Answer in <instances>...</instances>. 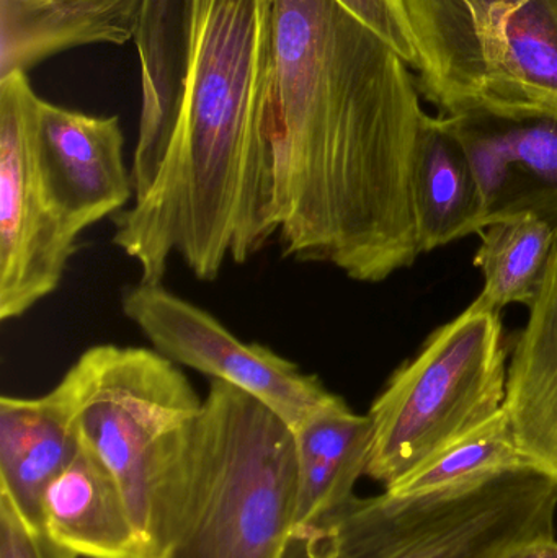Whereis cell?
<instances>
[{
  "instance_id": "5",
  "label": "cell",
  "mask_w": 557,
  "mask_h": 558,
  "mask_svg": "<svg viewBox=\"0 0 557 558\" xmlns=\"http://www.w3.org/2000/svg\"><path fill=\"white\" fill-rule=\"evenodd\" d=\"M421 94L448 118H557V0H402Z\"/></svg>"
},
{
  "instance_id": "9",
  "label": "cell",
  "mask_w": 557,
  "mask_h": 558,
  "mask_svg": "<svg viewBox=\"0 0 557 558\" xmlns=\"http://www.w3.org/2000/svg\"><path fill=\"white\" fill-rule=\"evenodd\" d=\"M121 311L157 353L249 393L291 432L337 397L316 374L304 373L265 344L241 340L162 282L140 281L124 289Z\"/></svg>"
},
{
  "instance_id": "1",
  "label": "cell",
  "mask_w": 557,
  "mask_h": 558,
  "mask_svg": "<svg viewBox=\"0 0 557 558\" xmlns=\"http://www.w3.org/2000/svg\"><path fill=\"white\" fill-rule=\"evenodd\" d=\"M270 226L284 258L379 282L422 254L417 77L336 0H265Z\"/></svg>"
},
{
  "instance_id": "17",
  "label": "cell",
  "mask_w": 557,
  "mask_h": 558,
  "mask_svg": "<svg viewBox=\"0 0 557 558\" xmlns=\"http://www.w3.org/2000/svg\"><path fill=\"white\" fill-rule=\"evenodd\" d=\"M298 495L294 533L334 513L355 497L368 471L373 423L353 412L342 397L314 412L293 429Z\"/></svg>"
},
{
  "instance_id": "15",
  "label": "cell",
  "mask_w": 557,
  "mask_h": 558,
  "mask_svg": "<svg viewBox=\"0 0 557 558\" xmlns=\"http://www.w3.org/2000/svg\"><path fill=\"white\" fill-rule=\"evenodd\" d=\"M82 445L55 389L0 399V498L28 526L43 530V497ZM45 531V530H43Z\"/></svg>"
},
{
  "instance_id": "3",
  "label": "cell",
  "mask_w": 557,
  "mask_h": 558,
  "mask_svg": "<svg viewBox=\"0 0 557 558\" xmlns=\"http://www.w3.org/2000/svg\"><path fill=\"white\" fill-rule=\"evenodd\" d=\"M296 495L290 426L249 393L211 380L160 490L149 558H283Z\"/></svg>"
},
{
  "instance_id": "7",
  "label": "cell",
  "mask_w": 557,
  "mask_h": 558,
  "mask_svg": "<svg viewBox=\"0 0 557 558\" xmlns=\"http://www.w3.org/2000/svg\"><path fill=\"white\" fill-rule=\"evenodd\" d=\"M507 347L496 312L468 307L402 364L370 410L366 475L386 488L504 409Z\"/></svg>"
},
{
  "instance_id": "18",
  "label": "cell",
  "mask_w": 557,
  "mask_h": 558,
  "mask_svg": "<svg viewBox=\"0 0 557 558\" xmlns=\"http://www.w3.org/2000/svg\"><path fill=\"white\" fill-rule=\"evenodd\" d=\"M412 205L422 254L484 228V202L467 150L444 117L422 131L412 172Z\"/></svg>"
},
{
  "instance_id": "21",
  "label": "cell",
  "mask_w": 557,
  "mask_h": 558,
  "mask_svg": "<svg viewBox=\"0 0 557 558\" xmlns=\"http://www.w3.org/2000/svg\"><path fill=\"white\" fill-rule=\"evenodd\" d=\"M355 19L391 45L409 65L415 64L414 33L402 0H336Z\"/></svg>"
},
{
  "instance_id": "6",
  "label": "cell",
  "mask_w": 557,
  "mask_h": 558,
  "mask_svg": "<svg viewBox=\"0 0 557 558\" xmlns=\"http://www.w3.org/2000/svg\"><path fill=\"white\" fill-rule=\"evenodd\" d=\"M55 390L82 448L117 478L149 558L160 490L205 397L156 350L118 344L85 350Z\"/></svg>"
},
{
  "instance_id": "11",
  "label": "cell",
  "mask_w": 557,
  "mask_h": 558,
  "mask_svg": "<svg viewBox=\"0 0 557 558\" xmlns=\"http://www.w3.org/2000/svg\"><path fill=\"white\" fill-rule=\"evenodd\" d=\"M444 118L476 172L484 228L525 215L557 228V118Z\"/></svg>"
},
{
  "instance_id": "4",
  "label": "cell",
  "mask_w": 557,
  "mask_h": 558,
  "mask_svg": "<svg viewBox=\"0 0 557 558\" xmlns=\"http://www.w3.org/2000/svg\"><path fill=\"white\" fill-rule=\"evenodd\" d=\"M557 484L522 469L424 495L353 497L291 536L283 558H499L556 537Z\"/></svg>"
},
{
  "instance_id": "2",
  "label": "cell",
  "mask_w": 557,
  "mask_h": 558,
  "mask_svg": "<svg viewBox=\"0 0 557 558\" xmlns=\"http://www.w3.org/2000/svg\"><path fill=\"white\" fill-rule=\"evenodd\" d=\"M265 0H193L189 69L166 156L146 193L111 218L113 244L162 282L173 257L202 281L275 235L265 134Z\"/></svg>"
},
{
  "instance_id": "16",
  "label": "cell",
  "mask_w": 557,
  "mask_h": 558,
  "mask_svg": "<svg viewBox=\"0 0 557 558\" xmlns=\"http://www.w3.org/2000/svg\"><path fill=\"white\" fill-rule=\"evenodd\" d=\"M43 530L59 546L87 558H147L123 490L82 448L43 497Z\"/></svg>"
},
{
  "instance_id": "12",
  "label": "cell",
  "mask_w": 557,
  "mask_h": 558,
  "mask_svg": "<svg viewBox=\"0 0 557 558\" xmlns=\"http://www.w3.org/2000/svg\"><path fill=\"white\" fill-rule=\"evenodd\" d=\"M507 369L504 410L523 458L557 484V238Z\"/></svg>"
},
{
  "instance_id": "8",
  "label": "cell",
  "mask_w": 557,
  "mask_h": 558,
  "mask_svg": "<svg viewBox=\"0 0 557 558\" xmlns=\"http://www.w3.org/2000/svg\"><path fill=\"white\" fill-rule=\"evenodd\" d=\"M23 72L0 78V320L25 315L56 292L77 235L43 172L38 108Z\"/></svg>"
},
{
  "instance_id": "23",
  "label": "cell",
  "mask_w": 557,
  "mask_h": 558,
  "mask_svg": "<svg viewBox=\"0 0 557 558\" xmlns=\"http://www.w3.org/2000/svg\"><path fill=\"white\" fill-rule=\"evenodd\" d=\"M499 558H557V541L556 537L530 541L513 547Z\"/></svg>"
},
{
  "instance_id": "13",
  "label": "cell",
  "mask_w": 557,
  "mask_h": 558,
  "mask_svg": "<svg viewBox=\"0 0 557 558\" xmlns=\"http://www.w3.org/2000/svg\"><path fill=\"white\" fill-rule=\"evenodd\" d=\"M143 10L144 0H0V78L69 49L134 41Z\"/></svg>"
},
{
  "instance_id": "22",
  "label": "cell",
  "mask_w": 557,
  "mask_h": 558,
  "mask_svg": "<svg viewBox=\"0 0 557 558\" xmlns=\"http://www.w3.org/2000/svg\"><path fill=\"white\" fill-rule=\"evenodd\" d=\"M0 558H77L43 530L28 526L9 501L0 498Z\"/></svg>"
},
{
  "instance_id": "19",
  "label": "cell",
  "mask_w": 557,
  "mask_h": 558,
  "mask_svg": "<svg viewBox=\"0 0 557 558\" xmlns=\"http://www.w3.org/2000/svg\"><path fill=\"white\" fill-rule=\"evenodd\" d=\"M474 265L483 271L484 288L471 304L500 314L507 305H532L545 278L557 228L536 216H513L481 229Z\"/></svg>"
},
{
  "instance_id": "10",
  "label": "cell",
  "mask_w": 557,
  "mask_h": 558,
  "mask_svg": "<svg viewBox=\"0 0 557 558\" xmlns=\"http://www.w3.org/2000/svg\"><path fill=\"white\" fill-rule=\"evenodd\" d=\"M43 172L59 211L77 238L134 202L118 117H94L39 101Z\"/></svg>"
},
{
  "instance_id": "20",
  "label": "cell",
  "mask_w": 557,
  "mask_h": 558,
  "mask_svg": "<svg viewBox=\"0 0 557 558\" xmlns=\"http://www.w3.org/2000/svg\"><path fill=\"white\" fill-rule=\"evenodd\" d=\"M522 469L532 468L502 409L386 490L395 495L432 494Z\"/></svg>"
},
{
  "instance_id": "14",
  "label": "cell",
  "mask_w": 557,
  "mask_h": 558,
  "mask_svg": "<svg viewBox=\"0 0 557 558\" xmlns=\"http://www.w3.org/2000/svg\"><path fill=\"white\" fill-rule=\"evenodd\" d=\"M193 0H144L136 43L141 117L131 175L134 198L147 192L166 156L189 69Z\"/></svg>"
}]
</instances>
